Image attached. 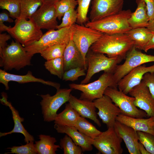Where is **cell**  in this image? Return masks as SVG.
<instances>
[{
  "mask_svg": "<svg viewBox=\"0 0 154 154\" xmlns=\"http://www.w3.org/2000/svg\"><path fill=\"white\" fill-rule=\"evenodd\" d=\"M133 46V42L125 33H104L90 48L94 52L107 54L109 57L124 59Z\"/></svg>",
  "mask_w": 154,
  "mask_h": 154,
  "instance_id": "1",
  "label": "cell"
},
{
  "mask_svg": "<svg viewBox=\"0 0 154 154\" xmlns=\"http://www.w3.org/2000/svg\"><path fill=\"white\" fill-rule=\"evenodd\" d=\"M33 56L29 55L25 47L16 40H12L0 55V66L5 71L19 70L31 65Z\"/></svg>",
  "mask_w": 154,
  "mask_h": 154,
  "instance_id": "2",
  "label": "cell"
},
{
  "mask_svg": "<svg viewBox=\"0 0 154 154\" xmlns=\"http://www.w3.org/2000/svg\"><path fill=\"white\" fill-rule=\"evenodd\" d=\"M130 9L122 10L115 15L94 22L89 21L85 24L103 33H125L131 29L128 20L132 13Z\"/></svg>",
  "mask_w": 154,
  "mask_h": 154,
  "instance_id": "3",
  "label": "cell"
},
{
  "mask_svg": "<svg viewBox=\"0 0 154 154\" xmlns=\"http://www.w3.org/2000/svg\"><path fill=\"white\" fill-rule=\"evenodd\" d=\"M70 88L81 91L80 99L93 101L102 97L108 87L117 88L113 74L104 72L97 80L85 84H70Z\"/></svg>",
  "mask_w": 154,
  "mask_h": 154,
  "instance_id": "4",
  "label": "cell"
},
{
  "mask_svg": "<svg viewBox=\"0 0 154 154\" xmlns=\"http://www.w3.org/2000/svg\"><path fill=\"white\" fill-rule=\"evenodd\" d=\"M86 59L87 71L85 78L81 82V84L87 83L94 74L101 71L113 74L118 64L123 59L119 57H109L104 54L94 52L90 48Z\"/></svg>",
  "mask_w": 154,
  "mask_h": 154,
  "instance_id": "5",
  "label": "cell"
},
{
  "mask_svg": "<svg viewBox=\"0 0 154 154\" xmlns=\"http://www.w3.org/2000/svg\"><path fill=\"white\" fill-rule=\"evenodd\" d=\"M26 19L23 18L16 19L14 26L9 27L6 31L24 47L38 40L43 35L41 29L31 19Z\"/></svg>",
  "mask_w": 154,
  "mask_h": 154,
  "instance_id": "6",
  "label": "cell"
},
{
  "mask_svg": "<svg viewBox=\"0 0 154 154\" xmlns=\"http://www.w3.org/2000/svg\"><path fill=\"white\" fill-rule=\"evenodd\" d=\"M72 35L71 27L57 30H49L43 34L38 40L24 47L28 54L33 56L36 54L40 53L49 46L59 44H67Z\"/></svg>",
  "mask_w": 154,
  "mask_h": 154,
  "instance_id": "7",
  "label": "cell"
},
{
  "mask_svg": "<svg viewBox=\"0 0 154 154\" xmlns=\"http://www.w3.org/2000/svg\"><path fill=\"white\" fill-rule=\"evenodd\" d=\"M72 90L70 88H60L53 96L48 94L40 95L42 100L40 104L44 121H54L57 111L62 105L68 101Z\"/></svg>",
  "mask_w": 154,
  "mask_h": 154,
  "instance_id": "8",
  "label": "cell"
},
{
  "mask_svg": "<svg viewBox=\"0 0 154 154\" xmlns=\"http://www.w3.org/2000/svg\"><path fill=\"white\" fill-rule=\"evenodd\" d=\"M71 28L73 41L85 60L87 62L86 56L90 47L104 33L85 25L77 24L73 25Z\"/></svg>",
  "mask_w": 154,
  "mask_h": 154,
  "instance_id": "9",
  "label": "cell"
},
{
  "mask_svg": "<svg viewBox=\"0 0 154 154\" xmlns=\"http://www.w3.org/2000/svg\"><path fill=\"white\" fill-rule=\"evenodd\" d=\"M104 95L111 98L112 102L120 109L122 114L138 118H143L147 116L144 111L138 109L135 106L134 97L127 96L118 90L116 88L108 87L105 90Z\"/></svg>",
  "mask_w": 154,
  "mask_h": 154,
  "instance_id": "10",
  "label": "cell"
},
{
  "mask_svg": "<svg viewBox=\"0 0 154 154\" xmlns=\"http://www.w3.org/2000/svg\"><path fill=\"white\" fill-rule=\"evenodd\" d=\"M125 60L118 65L113 75L117 83L133 69L147 63L154 62V55H148L139 51L133 46L127 52Z\"/></svg>",
  "mask_w": 154,
  "mask_h": 154,
  "instance_id": "11",
  "label": "cell"
},
{
  "mask_svg": "<svg viewBox=\"0 0 154 154\" xmlns=\"http://www.w3.org/2000/svg\"><path fill=\"white\" fill-rule=\"evenodd\" d=\"M122 139L116 133L114 127L108 128L93 139L92 145L103 154H121Z\"/></svg>",
  "mask_w": 154,
  "mask_h": 154,
  "instance_id": "12",
  "label": "cell"
},
{
  "mask_svg": "<svg viewBox=\"0 0 154 154\" xmlns=\"http://www.w3.org/2000/svg\"><path fill=\"white\" fill-rule=\"evenodd\" d=\"M124 0H92L90 21H97L122 11Z\"/></svg>",
  "mask_w": 154,
  "mask_h": 154,
  "instance_id": "13",
  "label": "cell"
},
{
  "mask_svg": "<svg viewBox=\"0 0 154 154\" xmlns=\"http://www.w3.org/2000/svg\"><path fill=\"white\" fill-rule=\"evenodd\" d=\"M93 102L98 110L97 114L103 123L108 128L114 127L117 117L121 114L119 108L113 103L109 97L105 95Z\"/></svg>",
  "mask_w": 154,
  "mask_h": 154,
  "instance_id": "14",
  "label": "cell"
},
{
  "mask_svg": "<svg viewBox=\"0 0 154 154\" xmlns=\"http://www.w3.org/2000/svg\"><path fill=\"white\" fill-rule=\"evenodd\" d=\"M129 94L135 98V106L144 111L148 117H154V98L143 81L133 87Z\"/></svg>",
  "mask_w": 154,
  "mask_h": 154,
  "instance_id": "15",
  "label": "cell"
},
{
  "mask_svg": "<svg viewBox=\"0 0 154 154\" xmlns=\"http://www.w3.org/2000/svg\"><path fill=\"white\" fill-rule=\"evenodd\" d=\"M57 18L54 5L44 3L29 19L40 29L49 30L57 29Z\"/></svg>",
  "mask_w": 154,
  "mask_h": 154,
  "instance_id": "16",
  "label": "cell"
},
{
  "mask_svg": "<svg viewBox=\"0 0 154 154\" xmlns=\"http://www.w3.org/2000/svg\"><path fill=\"white\" fill-rule=\"evenodd\" d=\"M154 72V64L147 67L145 64L134 68L124 76L117 83L119 90L126 94L142 81L144 74Z\"/></svg>",
  "mask_w": 154,
  "mask_h": 154,
  "instance_id": "17",
  "label": "cell"
},
{
  "mask_svg": "<svg viewBox=\"0 0 154 154\" xmlns=\"http://www.w3.org/2000/svg\"><path fill=\"white\" fill-rule=\"evenodd\" d=\"M114 127L117 135L124 141L130 154H141L139 149V140L137 131L117 120Z\"/></svg>",
  "mask_w": 154,
  "mask_h": 154,
  "instance_id": "18",
  "label": "cell"
},
{
  "mask_svg": "<svg viewBox=\"0 0 154 154\" xmlns=\"http://www.w3.org/2000/svg\"><path fill=\"white\" fill-rule=\"evenodd\" d=\"M17 82L20 84L32 82H37L50 86L55 88L56 90L60 88L59 83L51 81H46L34 76L31 72L29 71L25 75H19L10 74L6 71L0 69V82L4 85L5 90L9 89V82L10 81Z\"/></svg>",
  "mask_w": 154,
  "mask_h": 154,
  "instance_id": "19",
  "label": "cell"
},
{
  "mask_svg": "<svg viewBox=\"0 0 154 154\" xmlns=\"http://www.w3.org/2000/svg\"><path fill=\"white\" fill-rule=\"evenodd\" d=\"M63 58L64 71L70 69L80 67L87 70V62L84 59L72 38V35L64 50Z\"/></svg>",
  "mask_w": 154,
  "mask_h": 154,
  "instance_id": "20",
  "label": "cell"
},
{
  "mask_svg": "<svg viewBox=\"0 0 154 154\" xmlns=\"http://www.w3.org/2000/svg\"><path fill=\"white\" fill-rule=\"evenodd\" d=\"M68 102L80 116L90 119L99 127L101 126L97 117L96 108L93 101L79 99L71 94Z\"/></svg>",
  "mask_w": 154,
  "mask_h": 154,
  "instance_id": "21",
  "label": "cell"
},
{
  "mask_svg": "<svg viewBox=\"0 0 154 154\" xmlns=\"http://www.w3.org/2000/svg\"><path fill=\"white\" fill-rule=\"evenodd\" d=\"M54 127L58 133H65L70 137L76 144L81 147L83 151L92 150L93 139L79 132L75 126L55 123Z\"/></svg>",
  "mask_w": 154,
  "mask_h": 154,
  "instance_id": "22",
  "label": "cell"
},
{
  "mask_svg": "<svg viewBox=\"0 0 154 154\" xmlns=\"http://www.w3.org/2000/svg\"><path fill=\"white\" fill-rule=\"evenodd\" d=\"M1 94L2 98L0 99V101L3 104L8 106L11 110L13 116L14 125L13 129L11 131L8 132H0V137H2L13 133H20L24 136V141L26 143L34 141V139L33 137L27 131L22 123V122L24 121V119L20 116L18 111L12 106L10 102L7 100L6 94L3 92Z\"/></svg>",
  "mask_w": 154,
  "mask_h": 154,
  "instance_id": "23",
  "label": "cell"
},
{
  "mask_svg": "<svg viewBox=\"0 0 154 154\" xmlns=\"http://www.w3.org/2000/svg\"><path fill=\"white\" fill-rule=\"evenodd\" d=\"M152 117L145 119L129 116L122 114L116 117V120L129 126L136 131L146 132L154 135L152 126Z\"/></svg>",
  "mask_w": 154,
  "mask_h": 154,
  "instance_id": "24",
  "label": "cell"
},
{
  "mask_svg": "<svg viewBox=\"0 0 154 154\" xmlns=\"http://www.w3.org/2000/svg\"><path fill=\"white\" fill-rule=\"evenodd\" d=\"M136 3L137 7L128 19V24L131 29L146 27L149 20L145 3L143 0H136Z\"/></svg>",
  "mask_w": 154,
  "mask_h": 154,
  "instance_id": "25",
  "label": "cell"
},
{
  "mask_svg": "<svg viewBox=\"0 0 154 154\" xmlns=\"http://www.w3.org/2000/svg\"><path fill=\"white\" fill-rule=\"evenodd\" d=\"M153 33L147 27H141L131 29L125 33L133 42L136 49L143 50Z\"/></svg>",
  "mask_w": 154,
  "mask_h": 154,
  "instance_id": "26",
  "label": "cell"
},
{
  "mask_svg": "<svg viewBox=\"0 0 154 154\" xmlns=\"http://www.w3.org/2000/svg\"><path fill=\"white\" fill-rule=\"evenodd\" d=\"M39 137L40 140L35 141L34 144L37 154H56L58 148L61 149L60 145L55 144L57 141L55 137L42 134Z\"/></svg>",
  "mask_w": 154,
  "mask_h": 154,
  "instance_id": "27",
  "label": "cell"
},
{
  "mask_svg": "<svg viewBox=\"0 0 154 154\" xmlns=\"http://www.w3.org/2000/svg\"><path fill=\"white\" fill-rule=\"evenodd\" d=\"M80 116L79 114L68 103L66 104L64 110L57 114L54 123L63 125L75 126Z\"/></svg>",
  "mask_w": 154,
  "mask_h": 154,
  "instance_id": "28",
  "label": "cell"
},
{
  "mask_svg": "<svg viewBox=\"0 0 154 154\" xmlns=\"http://www.w3.org/2000/svg\"><path fill=\"white\" fill-rule=\"evenodd\" d=\"M21 12L19 18L30 19L43 3V0H20Z\"/></svg>",
  "mask_w": 154,
  "mask_h": 154,
  "instance_id": "29",
  "label": "cell"
},
{
  "mask_svg": "<svg viewBox=\"0 0 154 154\" xmlns=\"http://www.w3.org/2000/svg\"><path fill=\"white\" fill-rule=\"evenodd\" d=\"M75 127L79 132L93 139L102 133L85 118L81 116L79 117Z\"/></svg>",
  "mask_w": 154,
  "mask_h": 154,
  "instance_id": "30",
  "label": "cell"
},
{
  "mask_svg": "<svg viewBox=\"0 0 154 154\" xmlns=\"http://www.w3.org/2000/svg\"><path fill=\"white\" fill-rule=\"evenodd\" d=\"M44 66L51 74L62 79L65 71L63 57L46 60L45 62Z\"/></svg>",
  "mask_w": 154,
  "mask_h": 154,
  "instance_id": "31",
  "label": "cell"
},
{
  "mask_svg": "<svg viewBox=\"0 0 154 154\" xmlns=\"http://www.w3.org/2000/svg\"><path fill=\"white\" fill-rule=\"evenodd\" d=\"M0 7L7 10L11 17L16 19L19 18L21 12L20 0H0Z\"/></svg>",
  "mask_w": 154,
  "mask_h": 154,
  "instance_id": "32",
  "label": "cell"
},
{
  "mask_svg": "<svg viewBox=\"0 0 154 154\" xmlns=\"http://www.w3.org/2000/svg\"><path fill=\"white\" fill-rule=\"evenodd\" d=\"M66 45V44L54 45L46 48L40 54L46 60L63 57Z\"/></svg>",
  "mask_w": 154,
  "mask_h": 154,
  "instance_id": "33",
  "label": "cell"
},
{
  "mask_svg": "<svg viewBox=\"0 0 154 154\" xmlns=\"http://www.w3.org/2000/svg\"><path fill=\"white\" fill-rule=\"evenodd\" d=\"M60 145L63 150L64 154H82L81 147L77 145L71 138L67 134L60 140Z\"/></svg>",
  "mask_w": 154,
  "mask_h": 154,
  "instance_id": "34",
  "label": "cell"
},
{
  "mask_svg": "<svg viewBox=\"0 0 154 154\" xmlns=\"http://www.w3.org/2000/svg\"><path fill=\"white\" fill-rule=\"evenodd\" d=\"M78 7L77 9V24L83 25L89 20L87 17L89 7L91 0H77Z\"/></svg>",
  "mask_w": 154,
  "mask_h": 154,
  "instance_id": "35",
  "label": "cell"
},
{
  "mask_svg": "<svg viewBox=\"0 0 154 154\" xmlns=\"http://www.w3.org/2000/svg\"><path fill=\"white\" fill-rule=\"evenodd\" d=\"M78 5L77 0H61L54 5L57 18L60 20L64 14L70 10L75 9Z\"/></svg>",
  "mask_w": 154,
  "mask_h": 154,
  "instance_id": "36",
  "label": "cell"
},
{
  "mask_svg": "<svg viewBox=\"0 0 154 154\" xmlns=\"http://www.w3.org/2000/svg\"><path fill=\"white\" fill-rule=\"evenodd\" d=\"M139 140L151 154H154V135L146 132L137 131Z\"/></svg>",
  "mask_w": 154,
  "mask_h": 154,
  "instance_id": "37",
  "label": "cell"
},
{
  "mask_svg": "<svg viewBox=\"0 0 154 154\" xmlns=\"http://www.w3.org/2000/svg\"><path fill=\"white\" fill-rule=\"evenodd\" d=\"M10 149V152L5 154L15 153L17 154H36V149L34 144V141L30 142L24 145L19 146H13L7 148Z\"/></svg>",
  "mask_w": 154,
  "mask_h": 154,
  "instance_id": "38",
  "label": "cell"
},
{
  "mask_svg": "<svg viewBox=\"0 0 154 154\" xmlns=\"http://www.w3.org/2000/svg\"><path fill=\"white\" fill-rule=\"evenodd\" d=\"M77 18V10L71 9L66 12L63 15L61 23L58 25L57 29L71 27L76 22Z\"/></svg>",
  "mask_w": 154,
  "mask_h": 154,
  "instance_id": "39",
  "label": "cell"
},
{
  "mask_svg": "<svg viewBox=\"0 0 154 154\" xmlns=\"http://www.w3.org/2000/svg\"><path fill=\"white\" fill-rule=\"evenodd\" d=\"M86 70L85 68L80 67L70 69L64 71L62 79L66 81H75L80 77L86 76Z\"/></svg>",
  "mask_w": 154,
  "mask_h": 154,
  "instance_id": "40",
  "label": "cell"
},
{
  "mask_svg": "<svg viewBox=\"0 0 154 154\" xmlns=\"http://www.w3.org/2000/svg\"><path fill=\"white\" fill-rule=\"evenodd\" d=\"M142 80L148 88L152 96L154 98V72L146 73L144 75Z\"/></svg>",
  "mask_w": 154,
  "mask_h": 154,
  "instance_id": "41",
  "label": "cell"
},
{
  "mask_svg": "<svg viewBox=\"0 0 154 154\" xmlns=\"http://www.w3.org/2000/svg\"><path fill=\"white\" fill-rule=\"evenodd\" d=\"M143 0L146 5L149 20H152L154 18V0Z\"/></svg>",
  "mask_w": 154,
  "mask_h": 154,
  "instance_id": "42",
  "label": "cell"
},
{
  "mask_svg": "<svg viewBox=\"0 0 154 154\" xmlns=\"http://www.w3.org/2000/svg\"><path fill=\"white\" fill-rule=\"evenodd\" d=\"M10 35L6 33L0 34V55L3 50L7 45V41L11 39Z\"/></svg>",
  "mask_w": 154,
  "mask_h": 154,
  "instance_id": "43",
  "label": "cell"
},
{
  "mask_svg": "<svg viewBox=\"0 0 154 154\" xmlns=\"http://www.w3.org/2000/svg\"><path fill=\"white\" fill-rule=\"evenodd\" d=\"M0 21L7 22L9 23H13L14 22L13 20L10 18L9 15L6 13L3 12L0 14Z\"/></svg>",
  "mask_w": 154,
  "mask_h": 154,
  "instance_id": "44",
  "label": "cell"
},
{
  "mask_svg": "<svg viewBox=\"0 0 154 154\" xmlns=\"http://www.w3.org/2000/svg\"><path fill=\"white\" fill-rule=\"evenodd\" d=\"M150 40L147 44L143 50L145 52L147 51L150 49H154V32Z\"/></svg>",
  "mask_w": 154,
  "mask_h": 154,
  "instance_id": "45",
  "label": "cell"
},
{
  "mask_svg": "<svg viewBox=\"0 0 154 154\" xmlns=\"http://www.w3.org/2000/svg\"><path fill=\"white\" fill-rule=\"evenodd\" d=\"M139 149L141 154H150L147 151L143 144L139 141Z\"/></svg>",
  "mask_w": 154,
  "mask_h": 154,
  "instance_id": "46",
  "label": "cell"
},
{
  "mask_svg": "<svg viewBox=\"0 0 154 154\" xmlns=\"http://www.w3.org/2000/svg\"><path fill=\"white\" fill-rule=\"evenodd\" d=\"M146 27L152 31L154 32V18L152 20L149 21Z\"/></svg>",
  "mask_w": 154,
  "mask_h": 154,
  "instance_id": "47",
  "label": "cell"
},
{
  "mask_svg": "<svg viewBox=\"0 0 154 154\" xmlns=\"http://www.w3.org/2000/svg\"><path fill=\"white\" fill-rule=\"evenodd\" d=\"M4 22L0 21V33L3 31H7V29L9 27H8L4 24Z\"/></svg>",
  "mask_w": 154,
  "mask_h": 154,
  "instance_id": "48",
  "label": "cell"
},
{
  "mask_svg": "<svg viewBox=\"0 0 154 154\" xmlns=\"http://www.w3.org/2000/svg\"><path fill=\"white\" fill-rule=\"evenodd\" d=\"M61 0H43L44 3L52 5H54Z\"/></svg>",
  "mask_w": 154,
  "mask_h": 154,
  "instance_id": "49",
  "label": "cell"
},
{
  "mask_svg": "<svg viewBox=\"0 0 154 154\" xmlns=\"http://www.w3.org/2000/svg\"><path fill=\"white\" fill-rule=\"evenodd\" d=\"M153 119L152 122V126L154 130V117H153Z\"/></svg>",
  "mask_w": 154,
  "mask_h": 154,
  "instance_id": "50",
  "label": "cell"
}]
</instances>
